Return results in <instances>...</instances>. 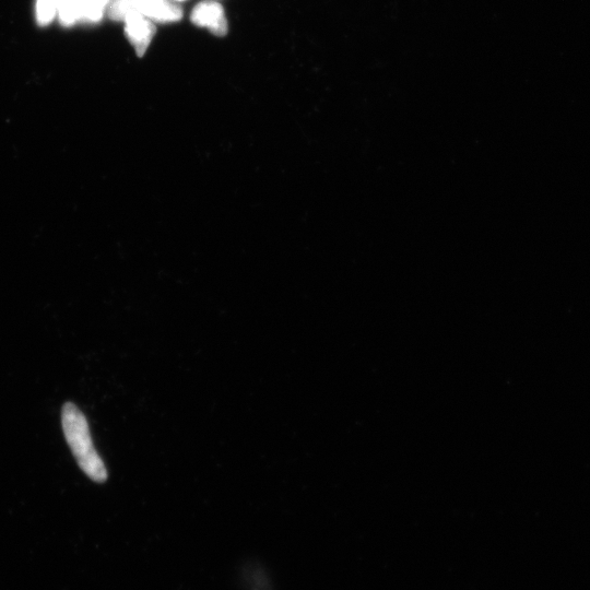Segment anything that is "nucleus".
Instances as JSON below:
<instances>
[{
    "label": "nucleus",
    "mask_w": 590,
    "mask_h": 590,
    "mask_svg": "<svg viewBox=\"0 0 590 590\" xmlns=\"http://www.w3.org/2000/svg\"><path fill=\"white\" fill-rule=\"evenodd\" d=\"M62 426L66 441L82 471L94 482L108 480V469L94 447L89 423L82 411L73 403L62 410Z\"/></svg>",
    "instance_id": "nucleus-1"
},
{
    "label": "nucleus",
    "mask_w": 590,
    "mask_h": 590,
    "mask_svg": "<svg viewBox=\"0 0 590 590\" xmlns=\"http://www.w3.org/2000/svg\"><path fill=\"white\" fill-rule=\"evenodd\" d=\"M124 20L129 42L135 47L137 56L143 57L157 33L155 22L140 14L136 9H129Z\"/></svg>",
    "instance_id": "nucleus-2"
},
{
    "label": "nucleus",
    "mask_w": 590,
    "mask_h": 590,
    "mask_svg": "<svg viewBox=\"0 0 590 590\" xmlns=\"http://www.w3.org/2000/svg\"><path fill=\"white\" fill-rule=\"evenodd\" d=\"M191 21L195 26L209 30L216 37H224L228 33L226 13L215 0L197 4L191 13Z\"/></svg>",
    "instance_id": "nucleus-3"
},
{
    "label": "nucleus",
    "mask_w": 590,
    "mask_h": 590,
    "mask_svg": "<svg viewBox=\"0 0 590 590\" xmlns=\"http://www.w3.org/2000/svg\"><path fill=\"white\" fill-rule=\"evenodd\" d=\"M129 7L153 22L170 23L180 21L182 9L172 0H128Z\"/></svg>",
    "instance_id": "nucleus-4"
},
{
    "label": "nucleus",
    "mask_w": 590,
    "mask_h": 590,
    "mask_svg": "<svg viewBox=\"0 0 590 590\" xmlns=\"http://www.w3.org/2000/svg\"><path fill=\"white\" fill-rule=\"evenodd\" d=\"M111 0H79L80 20L98 22Z\"/></svg>",
    "instance_id": "nucleus-5"
},
{
    "label": "nucleus",
    "mask_w": 590,
    "mask_h": 590,
    "mask_svg": "<svg viewBox=\"0 0 590 590\" xmlns=\"http://www.w3.org/2000/svg\"><path fill=\"white\" fill-rule=\"evenodd\" d=\"M57 14L63 25L72 26L80 20L79 0H56Z\"/></svg>",
    "instance_id": "nucleus-6"
},
{
    "label": "nucleus",
    "mask_w": 590,
    "mask_h": 590,
    "mask_svg": "<svg viewBox=\"0 0 590 590\" xmlns=\"http://www.w3.org/2000/svg\"><path fill=\"white\" fill-rule=\"evenodd\" d=\"M57 14L56 0H38L37 19L41 26L51 23Z\"/></svg>",
    "instance_id": "nucleus-7"
},
{
    "label": "nucleus",
    "mask_w": 590,
    "mask_h": 590,
    "mask_svg": "<svg viewBox=\"0 0 590 590\" xmlns=\"http://www.w3.org/2000/svg\"><path fill=\"white\" fill-rule=\"evenodd\" d=\"M174 3L185 2V0H173Z\"/></svg>",
    "instance_id": "nucleus-8"
}]
</instances>
